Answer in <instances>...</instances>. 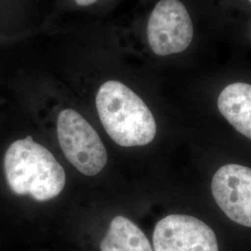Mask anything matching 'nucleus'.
<instances>
[{
	"label": "nucleus",
	"instance_id": "f257e3e1",
	"mask_svg": "<svg viewBox=\"0 0 251 251\" xmlns=\"http://www.w3.org/2000/svg\"><path fill=\"white\" fill-rule=\"evenodd\" d=\"M96 107L105 131L123 147L149 144L156 134V123L147 104L119 81L103 83L96 96Z\"/></svg>",
	"mask_w": 251,
	"mask_h": 251
},
{
	"label": "nucleus",
	"instance_id": "f03ea898",
	"mask_svg": "<svg viewBox=\"0 0 251 251\" xmlns=\"http://www.w3.org/2000/svg\"><path fill=\"white\" fill-rule=\"evenodd\" d=\"M4 169L10 190L18 196L29 195L36 201L56 198L65 186L62 165L31 136L10 144Z\"/></svg>",
	"mask_w": 251,
	"mask_h": 251
},
{
	"label": "nucleus",
	"instance_id": "7ed1b4c3",
	"mask_svg": "<svg viewBox=\"0 0 251 251\" xmlns=\"http://www.w3.org/2000/svg\"><path fill=\"white\" fill-rule=\"evenodd\" d=\"M197 35L195 21L181 0H158L146 25V39L152 53L159 57L184 53Z\"/></svg>",
	"mask_w": 251,
	"mask_h": 251
},
{
	"label": "nucleus",
	"instance_id": "20e7f679",
	"mask_svg": "<svg viewBox=\"0 0 251 251\" xmlns=\"http://www.w3.org/2000/svg\"><path fill=\"white\" fill-rule=\"evenodd\" d=\"M58 140L67 160L84 175L95 176L107 163V152L93 126L73 109L63 110L57 121Z\"/></svg>",
	"mask_w": 251,
	"mask_h": 251
},
{
	"label": "nucleus",
	"instance_id": "39448f33",
	"mask_svg": "<svg viewBox=\"0 0 251 251\" xmlns=\"http://www.w3.org/2000/svg\"><path fill=\"white\" fill-rule=\"evenodd\" d=\"M154 251H219L214 231L195 217L167 216L155 225Z\"/></svg>",
	"mask_w": 251,
	"mask_h": 251
},
{
	"label": "nucleus",
	"instance_id": "423d86ee",
	"mask_svg": "<svg viewBox=\"0 0 251 251\" xmlns=\"http://www.w3.org/2000/svg\"><path fill=\"white\" fill-rule=\"evenodd\" d=\"M216 203L230 220L251 227V169L228 164L220 168L211 182Z\"/></svg>",
	"mask_w": 251,
	"mask_h": 251
},
{
	"label": "nucleus",
	"instance_id": "0eeeda50",
	"mask_svg": "<svg viewBox=\"0 0 251 251\" xmlns=\"http://www.w3.org/2000/svg\"><path fill=\"white\" fill-rule=\"evenodd\" d=\"M217 106L239 133L251 140V83L236 81L228 84L220 92Z\"/></svg>",
	"mask_w": 251,
	"mask_h": 251
},
{
	"label": "nucleus",
	"instance_id": "6e6552de",
	"mask_svg": "<svg viewBox=\"0 0 251 251\" xmlns=\"http://www.w3.org/2000/svg\"><path fill=\"white\" fill-rule=\"evenodd\" d=\"M100 251H153L144 232L123 216H117L111 222Z\"/></svg>",
	"mask_w": 251,
	"mask_h": 251
},
{
	"label": "nucleus",
	"instance_id": "1a4fd4ad",
	"mask_svg": "<svg viewBox=\"0 0 251 251\" xmlns=\"http://www.w3.org/2000/svg\"><path fill=\"white\" fill-rule=\"evenodd\" d=\"M75 1L80 7H88L97 2V0H75Z\"/></svg>",
	"mask_w": 251,
	"mask_h": 251
},
{
	"label": "nucleus",
	"instance_id": "9d476101",
	"mask_svg": "<svg viewBox=\"0 0 251 251\" xmlns=\"http://www.w3.org/2000/svg\"><path fill=\"white\" fill-rule=\"evenodd\" d=\"M240 4H244L247 8L251 9V0H237Z\"/></svg>",
	"mask_w": 251,
	"mask_h": 251
},
{
	"label": "nucleus",
	"instance_id": "9b49d317",
	"mask_svg": "<svg viewBox=\"0 0 251 251\" xmlns=\"http://www.w3.org/2000/svg\"><path fill=\"white\" fill-rule=\"evenodd\" d=\"M248 38H249V41L251 42V25L249 26V30H248Z\"/></svg>",
	"mask_w": 251,
	"mask_h": 251
}]
</instances>
